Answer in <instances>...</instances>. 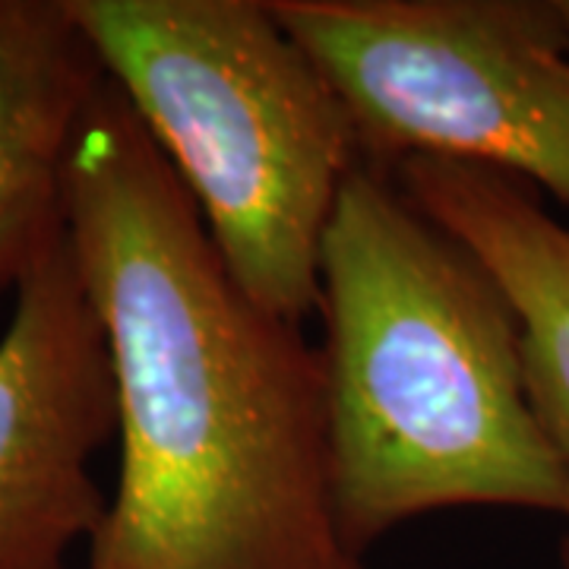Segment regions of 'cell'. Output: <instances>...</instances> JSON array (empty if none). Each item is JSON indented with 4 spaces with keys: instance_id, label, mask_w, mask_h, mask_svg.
<instances>
[{
    "instance_id": "cell-1",
    "label": "cell",
    "mask_w": 569,
    "mask_h": 569,
    "mask_svg": "<svg viewBox=\"0 0 569 569\" xmlns=\"http://www.w3.org/2000/svg\"><path fill=\"white\" fill-rule=\"evenodd\" d=\"M63 228L121 443L86 569H367L332 512L320 351L238 288L108 80L67 156Z\"/></svg>"
},
{
    "instance_id": "cell-2",
    "label": "cell",
    "mask_w": 569,
    "mask_h": 569,
    "mask_svg": "<svg viewBox=\"0 0 569 569\" xmlns=\"http://www.w3.org/2000/svg\"><path fill=\"white\" fill-rule=\"evenodd\" d=\"M329 497L365 557L459 507L569 522V471L535 415L507 291L392 171L361 162L320 247Z\"/></svg>"
},
{
    "instance_id": "cell-3",
    "label": "cell",
    "mask_w": 569,
    "mask_h": 569,
    "mask_svg": "<svg viewBox=\"0 0 569 569\" xmlns=\"http://www.w3.org/2000/svg\"><path fill=\"white\" fill-rule=\"evenodd\" d=\"M224 269L284 323L320 307V247L361 164L346 104L266 0H67Z\"/></svg>"
},
{
    "instance_id": "cell-4",
    "label": "cell",
    "mask_w": 569,
    "mask_h": 569,
    "mask_svg": "<svg viewBox=\"0 0 569 569\" xmlns=\"http://www.w3.org/2000/svg\"><path fill=\"white\" fill-rule=\"evenodd\" d=\"M346 104L361 162L447 159L569 206V54L550 0H269Z\"/></svg>"
},
{
    "instance_id": "cell-5",
    "label": "cell",
    "mask_w": 569,
    "mask_h": 569,
    "mask_svg": "<svg viewBox=\"0 0 569 569\" xmlns=\"http://www.w3.org/2000/svg\"><path fill=\"white\" fill-rule=\"evenodd\" d=\"M0 336V569H63L108 509L92 459L118 437L99 317L61 228Z\"/></svg>"
},
{
    "instance_id": "cell-6",
    "label": "cell",
    "mask_w": 569,
    "mask_h": 569,
    "mask_svg": "<svg viewBox=\"0 0 569 569\" xmlns=\"http://www.w3.org/2000/svg\"><path fill=\"white\" fill-rule=\"evenodd\" d=\"M392 174L415 206L452 231L507 291L522 329L531 406L569 471V228L550 216L535 187L503 171L408 159Z\"/></svg>"
},
{
    "instance_id": "cell-7",
    "label": "cell",
    "mask_w": 569,
    "mask_h": 569,
    "mask_svg": "<svg viewBox=\"0 0 569 569\" xmlns=\"http://www.w3.org/2000/svg\"><path fill=\"white\" fill-rule=\"evenodd\" d=\"M102 82L67 0H0V295L63 228L67 156Z\"/></svg>"
},
{
    "instance_id": "cell-8",
    "label": "cell",
    "mask_w": 569,
    "mask_h": 569,
    "mask_svg": "<svg viewBox=\"0 0 569 569\" xmlns=\"http://www.w3.org/2000/svg\"><path fill=\"white\" fill-rule=\"evenodd\" d=\"M553 3V17H557V29H560V41L569 54V0H550Z\"/></svg>"
}]
</instances>
